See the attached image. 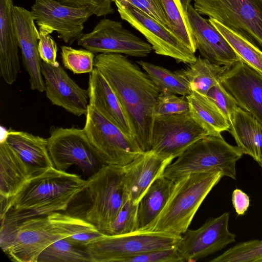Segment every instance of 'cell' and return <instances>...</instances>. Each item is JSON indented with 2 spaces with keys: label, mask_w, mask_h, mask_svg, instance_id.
Listing matches in <instances>:
<instances>
[{
  "label": "cell",
  "mask_w": 262,
  "mask_h": 262,
  "mask_svg": "<svg viewBox=\"0 0 262 262\" xmlns=\"http://www.w3.org/2000/svg\"><path fill=\"white\" fill-rule=\"evenodd\" d=\"M94 64L117 97L141 148L150 150L158 89L147 74L124 55L99 53Z\"/></svg>",
  "instance_id": "obj_1"
},
{
  "label": "cell",
  "mask_w": 262,
  "mask_h": 262,
  "mask_svg": "<svg viewBox=\"0 0 262 262\" xmlns=\"http://www.w3.org/2000/svg\"><path fill=\"white\" fill-rule=\"evenodd\" d=\"M85 186L79 176L53 167L30 178L15 196L1 197V225L65 211Z\"/></svg>",
  "instance_id": "obj_2"
},
{
  "label": "cell",
  "mask_w": 262,
  "mask_h": 262,
  "mask_svg": "<svg viewBox=\"0 0 262 262\" xmlns=\"http://www.w3.org/2000/svg\"><path fill=\"white\" fill-rule=\"evenodd\" d=\"M99 231L84 219L54 212L14 224L1 225L0 246L16 262H36L40 253L60 239L84 232Z\"/></svg>",
  "instance_id": "obj_3"
},
{
  "label": "cell",
  "mask_w": 262,
  "mask_h": 262,
  "mask_svg": "<svg viewBox=\"0 0 262 262\" xmlns=\"http://www.w3.org/2000/svg\"><path fill=\"white\" fill-rule=\"evenodd\" d=\"M222 177V172L217 171L192 173L174 180L164 208L143 232L182 236L206 197Z\"/></svg>",
  "instance_id": "obj_4"
},
{
  "label": "cell",
  "mask_w": 262,
  "mask_h": 262,
  "mask_svg": "<svg viewBox=\"0 0 262 262\" xmlns=\"http://www.w3.org/2000/svg\"><path fill=\"white\" fill-rule=\"evenodd\" d=\"M243 155L221 135H208L189 147L166 168L164 176L176 180L185 175L220 171L223 177L236 179V164Z\"/></svg>",
  "instance_id": "obj_5"
},
{
  "label": "cell",
  "mask_w": 262,
  "mask_h": 262,
  "mask_svg": "<svg viewBox=\"0 0 262 262\" xmlns=\"http://www.w3.org/2000/svg\"><path fill=\"white\" fill-rule=\"evenodd\" d=\"M89 200L85 220L106 234L128 198L124 166L103 165L86 180Z\"/></svg>",
  "instance_id": "obj_6"
},
{
  "label": "cell",
  "mask_w": 262,
  "mask_h": 262,
  "mask_svg": "<svg viewBox=\"0 0 262 262\" xmlns=\"http://www.w3.org/2000/svg\"><path fill=\"white\" fill-rule=\"evenodd\" d=\"M83 129L99 160L104 165L125 166L144 152L135 138L126 135L89 105Z\"/></svg>",
  "instance_id": "obj_7"
},
{
  "label": "cell",
  "mask_w": 262,
  "mask_h": 262,
  "mask_svg": "<svg viewBox=\"0 0 262 262\" xmlns=\"http://www.w3.org/2000/svg\"><path fill=\"white\" fill-rule=\"evenodd\" d=\"M193 7L262 50V0H194Z\"/></svg>",
  "instance_id": "obj_8"
},
{
  "label": "cell",
  "mask_w": 262,
  "mask_h": 262,
  "mask_svg": "<svg viewBox=\"0 0 262 262\" xmlns=\"http://www.w3.org/2000/svg\"><path fill=\"white\" fill-rule=\"evenodd\" d=\"M181 237L150 232L120 235L106 234L84 248L91 262H122L132 256L176 247Z\"/></svg>",
  "instance_id": "obj_9"
},
{
  "label": "cell",
  "mask_w": 262,
  "mask_h": 262,
  "mask_svg": "<svg viewBox=\"0 0 262 262\" xmlns=\"http://www.w3.org/2000/svg\"><path fill=\"white\" fill-rule=\"evenodd\" d=\"M208 135L207 130L190 112L155 116L150 151L173 160L194 143Z\"/></svg>",
  "instance_id": "obj_10"
},
{
  "label": "cell",
  "mask_w": 262,
  "mask_h": 262,
  "mask_svg": "<svg viewBox=\"0 0 262 262\" xmlns=\"http://www.w3.org/2000/svg\"><path fill=\"white\" fill-rule=\"evenodd\" d=\"M114 3L121 19L145 37L156 54L172 58L178 63L189 64L196 60L194 53L171 29L128 3Z\"/></svg>",
  "instance_id": "obj_11"
},
{
  "label": "cell",
  "mask_w": 262,
  "mask_h": 262,
  "mask_svg": "<svg viewBox=\"0 0 262 262\" xmlns=\"http://www.w3.org/2000/svg\"><path fill=\"white\" fill-rule=\"evenodd\" d=\"M47 141L50 158L58 170L66 171L75 165L90 174L101 163L83 128L52 126Z\"/></svg>",
  "instance_id": "obj_12"
},
{
  "label": "cell",
  "mask_w": 262,
  "mask_h": 262,
  "mask_svg": "<svg viewBox=\"0 0 262 262\" xmlns=\"http://www.w3.org/2000/svg\"><path fill=\"white\" fill-rule=\"evenodd\" d=\"M77 43L94 54L145 57L152 50L150 43L125 28L122 23L106 18L101 19L92 31L84 34Z\"/></svg>",
  "instance_id": "obj_13"
},
{
  "label": "cell",
  "mask_w": 262,
  "mask_h": 262,
  "mask_svg": "<svg viewBox=\"0 0 262 262\" xmlns=\"http://www.w3.org/2000/svg\"><path fill=\"white\" fill-rule=\"evenodd\" d=\"M39 28L58 37L70 45L84 34V24L93 15L84 8L67 6L55 0H35L31 10Z\"/></svg>",
  "instance_id": "obj_14"
},
{
  "label": "cell",
  "mask_w": 262,
  "mask_h": 262,
  "mask_svg": "<svg viewBox=\"0 0 262 262\" xmlns=\"http://www.w3.org/2000/svg\"><path fill=\"white\" fill-rule=\"evenodd\" d=\"M229 219L226 212L197 229H188L176 246L183 262H195L235 242L236 235L229 229Z\"/></svg>",
  "instance_id": "obj_15"
},
{
  "label": "cell",
  "mask_w": 262,
  "mask_h": 262,
  "mask_svg": "<svg viewBox=\"0 0 262 262\" xmlns=\"http://www.w3.org/2000/svg\"><path fill=\"white\" fill-rule=\"evenodd\" d=\"M12 15L23 66L29 74L30 87L39 92L45 91L41 73V63L38 49L39 32L31 12L19 6H14Z\"/></svg>",
  "instance_id": "obj_16"
},
{
  "label": "cell",
  "mask_w": 262,
  "mask_h": 262,
  "mask_svg": "<svg viewBox=\"0 0 262 262\" xmlns=\"http://www.w3.org/2000/svg\"><path fill=\"white\" fill-rule=\"evenodd\" d=\"M46 96L53 105L79 117L85 115L89 106L88 90L80 88L60 66L42 61Z\"/></svg>",
  "instance_id": "obj_17"
},
{
  "label": "cell",
  "mask_w": 262,
  "mask_h": 262,
  "mask_svg": "<svg viewBox=\"0 0 262 262\" xmlns=\"http://www.w3.org/2000/svg\"><path fill=\"white\" fill-rule=\"evenodd\" d=\"M221 83L236 101L262 125V76L242 61L223 75Z\"/></svg>",
  "instance_id": "obj_18"
},
{
  "label": "cell",
  "mask_w": 262,
  "mask_h": 262,
  "mask_svg": "<svg viewBox=\"0 0 262 262\" xmlns=\"http://www.w3.org/2000/svg\"><path fill=\"white\" fill-rule=\"evenodd\" d=\"M187 13L196 49L203 58L229 68L241 61L224 37L191 4Z\"/></svg>",
  "instance_id": "obj_19"
},
{
  "label": "cell",
  "mask_w": 262,
  "mask_h": 262,
  "mask_svg": "<svg viewBox=\"0 0 262 262\" xmlns=\"http://www.w3.org/2000/svg\"><path fill=\"white\" fill-rule=\"evenodd\" d=\"M172 160L163 158L152 151H144L124 166L128 197L138 204L152 183L164 174Z\"/></svg>",
  "instance_id": "obj_20"
},
{
  "label": "cell",
  "mask_w": 262,
  "mask_h": 262,
  "mask_svg": "<svg viewBox=\"0 0 262 262\" xmlns=\"http://www.w3.org/2000/svg\"><path fill=\"white\" fill-rule=\"evenodd\" d=\"M88 91L89 105L97 110L126 135L135 138L117 97L102 74L96 68L90 73Z\"/></svg>",
  "instance_id": "obj_21"
},
{
  "label": "cell",
  "mask_w": 262,
  "mask_h": 262,
  "mask_svg": "<svg viewBox=\"0 0 262 262\" xmlns=\"http://www.w3.org/2000/svg\"><path fill=\"white\" fill-rule=\"evenodd\" d=\"M2 140L24 162L31 177L54 167L48 149L47 139L26 132L9 130Z\"/></svg>",
  "instance_id": "obj_22"
},
{
  "label": "cell",
  "mask_w": 262,
  "mask_h": 262,
  "mask_svg": "<svg viewBox=\"0 0 262 262\" xmlns=\"http://www.w3.org/2000/svg\"><path fill=\"white\" fill-rule=\"evenodd\" d=\"M13 7V0H0V73L10 85L16 80L20 69L12 15Z\"/></svg>",
  "instance_id": "obj_23"
},
{
  "label": "cell",
  "mask_w": 262,
  "mask_h": 262,
  "mask_svg": "<svg viewBox=\"0 0 262 262\" xmlns=\"http://www.w3.org/2000/svg\"><path fill=\"white\" fill-rule=\"evenodd\" d=\"M229 132L243 154L262 162V125L249 113L238 107L229 120Z\"/></svg>",
  "instance_id": "obj_24"
},
{
  "label": "cell",
  "mask_w": 262,
  "mask_h": 262,
  "mask_svg": "<svg viewBox=\"0 0 262 262\" xmlns=\"http://www.w3.org/2000/svg\"><path fill=\"white\" fill-rule=\"evenodd\" d=\"M29 169L19 156L5 141L0 143V196H15L31 178Z\"/></svg>",
  "instance_id": "obj_25"
},
{
  "label": "cell",
  "mask_w": 262,
  "mask_h": 262,
  "mask_svg": "<svg viewBox=\"0 0 262 262\" xmlns=\"http://www.w3.org/2000/svg\"><path fill=\"white\" fill-rule=\"evenodd\" d=\"M174 182L163 174L150 185L138 203L136 232H143L159 215L168 200Z\"/></svg>",
  "instance_id": "obj_26"
},
{
  "label": "cell",
  "mask_w": 262,
  "mask_h": 262,
  "mask_svg": "<svg viewBox=\"0 0 262 262\" xmlns=\"http://www.w3.org/2000/svg\"><path fill=\"white\" fill-rule=\"evenodd\" d=\"M186 97L190 113L209 135H219L223 132L229 131V121L206 95L191 91Z\"/></svg>",
  "instance_id": "obj_27"
},
{
  "label": "cell",
  "mask_w": 262,
  "mask_h": 262,
  "mask_svg": "<svg viewBox=\"0 0 262 262\" xmlns=\"http://www.w3.org/2000/svg\"><path fill=\"white\" fill-rule=\"evenodd\" d=\"M229 68L199 56L187 68L180 71L188 82L191 91L206 95L211 88L221 82L222 76Z\"/></svg>",
  "instance_id": "obj_28"
},
{
  "label": "cell",
  "mask_w": 262,
  "mask_h": 262,
  "mask_svg": "<svg viewBox=\"0 0 262 262\" xmlns=\"http://www.w3.org/2000/svg\"><path fill=\"white\" fill-rule=\"evenodd\" d=\"M137 62L147 74L160 93L187 96L191 92L188 82L180 71L172 72L161 66L142 60Z\"/></svg>",
  "instance_id": "obj_29"
},
{
  "label": "cell",
  "mask_w": 262,
  "mask_h": 262,
  "mask_svg": "<svg viewBox=\"0 0 262 262\" xmlns=\"http://www.w3.org/2000/svg\"><path fill=\"white\" fill-rule=\"evenodd\" d=\"M227 40L241 60L262 76V50L216 20L208 19Z\"/></svg>",
  "instance_id": "obj_30"
},
{
  "label": "cell",
  "mask_w": 262,
  "mask_h": 262,
  "mask_svg": "<svg viewBox=\"0 0 262 262\" xmlns=\"http://www.w3.org/2000/svg\"><path fill=\"white\" fill-rule=\"evenodd\" d=\"M169 26L172 31L193 53L196 47L187 11L180 0H161Z\"/></svg>",
  "instance_id": "obj_31"
},
{
  "label": "cell",
  "mask_w": 262,
  "mask_h": 262,
  "mask_svg": "<svg viewBox=\"0 0 262 262\" xmlns=\"http://www.w3.org/2000/svg\"><path fill=\"white\" fill-rule=\"evenodd\" d=\"M36 262H91L85 248L71 243L66 238L58 240L45 248Z\"/></svg>",
  "instance_id": "obj_32"
},
{
  "label": "cell",
  "mask_w": 262,
  "mask_h": 262,
  "mask_svg": "<svg viewBox=\"0 0 262 262\" xmlns=\"http://www.w3.org/2000/svg\"><path fill=\"white\" fill-rule=\"evenodd\" d=\"M210 262H262V239L239 243Z\"/></svg>",
  "instance_id": "obj_33"
},
{
  "label": "cell",
  "mask_w": 262,
  "mask_h": 262,
  "mask_svg": "<svg viewBox=\"0 0 262 262\" xmlns=\"http://www.w3.org/2000/svg\"><path fill=\"white\" fill-rule=\"evenodd\" d=\"M61 57L64 67L74 74L90 73L95 68V54L85 49L62 46Z\"/></svg>",
  "instance_id": "obj_34"
},
{
  "label": "cell",
  "mask_w": 262,
  "mask_h": 262,
  "mask_svg": "<svg viewBox=\"0 0 262 262\" xmlns=\"http://www.w3.org/2000/svg\"><path fill=\"white\" fill-rule=\"evenodd\" d=\"M138 208V204L128 198L106 234L120 235L136 232Z\"/></svg>",
  "instance_id": "obj_35"
},
{
  "label": "cell",
  "mask_w": 262,
  "mask_h": 262,
  "mask_svg": "<svg viewBox=\"0 0 262 262\" xmlns=\"http://www.w3.org/2000/svg\"><path fill=\"white\" fill-rule=\"evenodd\" d=\"M189 102L186 96H178L169 93H160L155 108V116H169L188 113Z\"/></svg>",
  "instance_id": "obj_36"
},
{
  "label": "cell",
  "mask_w": 262,
  "mask_h": 262,
  "mask_svg": "<svg viewBox=\"0 0 262 262\" xmlns=\"http://www.w3.org/2000/svg\"><path fill=\"white\" fill-rule=\"evenodd\" d=\"M206 96L229 121L238 105L235 98L225 89L222 83H219L211 88Z\"/></svg>",
  "instance_id": "obj_37"
},
{
  "label": "cell",
  "mask_w": 262,
  "mask_h": 262,
  "mask_svg": "<svg viewBox=\"0 0 262 262\" xmlns=\"http://www.w3.org/2000/svg\"><path fill=\"white\" fill-rule=\"evenodd\" d=\"M122 262H183L176 247L152 250L132 256Z\"/></svg>",
  "instance_id": "obj_38"
},
{
  "label": "cell",
  "mask_w": 262,
  "mask_h": 262,
  "mask_svg": "<svg viewBox=\"0 0 262 262\" xmlns=\"http://www.w3.org/2000/svg\"><path fill=\"white\" fill-rule=\"evenodd\" d=\"M112 1L128 3L142 10L162 25L170 29L161 0H112Z\"/></svg>",
  "instance_id": "obj_39"
},
{
  "label": "cell",
  "mask_w": 262,
  "mask_h": 262,
  "mask_svg": "<svg viewBox=\"0 0 262 262\" xmlns=\"http://www.w3.org/2000/svg\"><path fill=\"white\" fill-rule=\"evenodd\" d=\"M63 5L75 8H84L97 17L114 13L112 0H55Z\"/></svg>",
  "instance_id": "obj_40"
},
{
  "label": "cell",
  "mask_w": 262,
  "mask_h": 262,
  "mask_svg": "<svg viewBox=\"0 0 262 262\" xmlns=\"http://www.w3.org/2000/svg\"><path fill=\"white\" fill-rule=\"evenodd\" d=\"M38 30L40 37L38 49L41 59L53 66L59 65L56 60L58 47L56 42L50 34L40 28Z\"/></svg>",
  "instance_id": "obj_41"
},
{
  "label": "cell",
  "mask_w": 262,
  "mask_h": 262,
  "mask_svg": "<svg viewBox=\"0 0 262 262\" xmlns=\"http://www.w3.org/2000/svg\"><path fill=\"white\" fill-rule=\"evenodd\" d=\"M106 234L100 231L78 233L66 237L72 244L85 247L89 244L103 238Z\"/></svg>",
  "instance_id": "obj_42"
},
{
  "label": "cell",
  "mask_w": 262,
  "mask_h": 262,
  "mask_svg": "<svg viewBox=\"0 0 262 262\" xmlns=\"http://www.w3.org/2000/svg\"><path fill=\"white\" fill-rule=\"evenodd\" d=\"M249 196L239 189H235L232 193V203L238 215L245 214L250 206Z\"/></svg>",
  "instance_id": "obj_43"
},
{
  "label": "cell",
  "mask_w": 262,
  "mask_h": 262,
  "mask_svg": "<svg viewBox=\"0 0 262 262\" xmlns=\"http://www.w3.org/2000/svg\"><path fill=\"white\" fill-rule=\"evenodd\" d=\"M194 0H180L182 6L184 10L187 11L189 6L191 5V3Z\"/></svg>",
  "instance_id": "obj_44"
},
{
  "label": "cell",
  "mask_w": 262,
  "mask_h": 262,
  "mask_svg": "<svg viewBox=\"0 0 262 262\" xmlns=\"http://www.w3.org/2000/svg\"><path fill=\"white\" fill-rule=\"evenodd\" d=\"M262 168V162L258 164Z\"/></svg>",
  "instance_id": "obj_45"
}]
</instances>
